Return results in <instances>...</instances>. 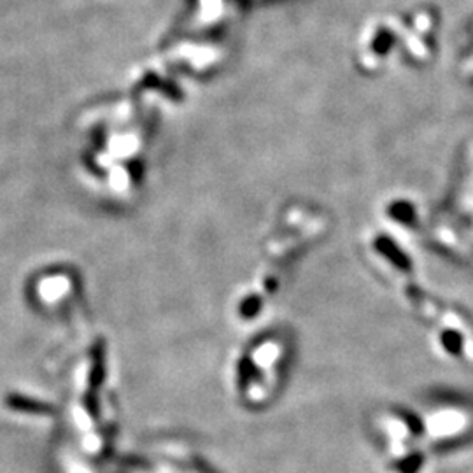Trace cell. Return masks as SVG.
<instances>
[{
	"label": "cell",
	"instance_id": "6da1fadb",
	"mask_svg": "<svg viewBox=\"0 0 473 473\" xmlns=\"http://www.w3.org/2000/svg\"><path fill=\"white\" fill-rule=\"evenodd\" d=\"M442 344L450 355H460L463 342H461V335L456 331H444L442 333Z\"/></svg>",
	"mask_w": 473,
	"mask_h": 473
}]
</instances>
